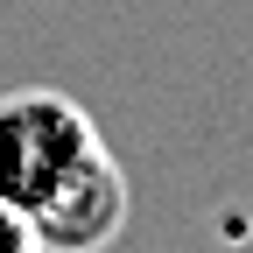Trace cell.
Instances as JSON below:
<instances>
[{
    "instance_id": "2",
    "label": "cell",
    "mask_w": 253,
    "mask_h": 253,
    "mask_svg": "<svg viewBox=\"0 0 253 253\" xmlns=\"http://www.w3.org/2000/svg\"><path fill=\"white\" fill-rule=\"evenodd\" d=\"M28 225H36L42 253H106L126 232V176H120V162L106 155L84 183H71L49 211L28 218Z\"/></svg>"
},
{
    "instance_id": "1",
    "label": "cell",
    "mask_w": 253,
    "mask_h": 253,
    "mask_svg": "<svg viewBox=\"0 0 253 253\" xmlns=\"http://www.w3.org/2000/svg\"><path fill=\"white\" fill-rule=\"evenodd\" d=\"M106 141L91 113L56 84H21L0 91V197H7L21 218L49 211L71 183H84L106 162Z\"/></svg>"
},
{
    "instance_id": "3",
    "label": "cell",
    "mask_w": 253,
    "mask_h": 253,
    "mask_svg": "<svg viewBox=\"0 0 253 253\" xmlns=\"http://www.w3.org/2000/svg\"><path fill=\"white\" fill-rule=\"evenodd\" d=\"M0 253H42V239H36V225L0 197Z\"/></svg>"
}]
</instances>
